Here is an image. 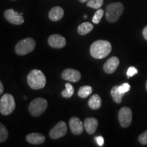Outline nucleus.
Masks as SVG:
<instances>
[{"label": "nucleus", "instance_id": "1", "mask_svg": "<svg viewBox=\"0 0 147 147\" xmlns=\"http://www.w3.org/2000/svg\"><path fill=\"white\" fill-rule=\"evenodd\" d=\"M111 44L106 40H97L92 44L90 47V53L95 59L105 58L111 52Z\"/></svg>", "mask_w": 147, "mask_h": 147}, {"label": "nucleus", "instance_id": "2", "mask_svg": "<svg viewBox=\"0 0 147 147\" xmlns=\"http://www.w3.org/2000/svg\"><path fill=\"white\" fill-rule=\"evenodd\" d=\"M27 82L32 89L38 90L45 87L47 80L42 71L39 69H33L27 76Z\"/></svg>", "mask_w": 147, "mask_h": 147}, {"label": "nucleus", "instance_id": "3", "mask_svg": "<svg viewBox=\"0 0 147 147\" xmlns=\"http://www.w3.org/2000/svg\"><path fill=\"white\" fill-rule=\"evenodd\" d=\"M124 11V5L121 2L110 3L106 9V18L110 23H115L122 15Z\"/></svg>", "mask_w": 147, "mask_h": 147}, {"label": "nucleus", "instance_id": "4", "mask_svg": "<svg viewBox=\"0 0 147 147\" xmlns=\"http://www.w3.org/2000/svg\"><path fill=\"white\" fill-rule=\"evenodd\" d=\"M16 107L15 100L12 95L5 93L0 99V113L3 115H9L14 112Z\"/></svg>", "mask_w": 147, "mask_h": 147}, {"label": "nucleus", "instance_id": "5", "mask_svg": "<svg viewBox=\"0 0 147 147\" xmlns=\"http://www.w3.org/2000/svg\"><path fill=\"white\" fill-rule=\"evenodd\" d=\"M36 42L33 38H27L20 40L16 45L15 52L18 55H25L34 50Z\"/></svg>", "mask_w": 147, "mask_h": 147}, {"label": "nucleus", "instance_id": "6", "mask_svg": "<svg viewBox=\"0 0 147 147\" xmlns=\"http://www.w3.org/2000/svg\"><path fill=\"white\" fill-rule=\"evenodd\" d=\"M47 106V101L42 97H38L30 103L29 106V111L34 117H39L45 113Z\"/></svg>", "mask_w": 147, "mask_h": 147}, {"label": "nucleus", "instance_id": "7", "mask_svg": "<svg viewBox=\"0 0 147 147\" xmlns=\"http://www.w3.org/2000/svg\"><path fill=\"white\" fill-rule=\"evenodd\" d=\"M118 118L119 123L123 127H127L132 121V112L128 107H123L119 110Z\"/></svg>", "mask_w": 147, "mask_h": 147}, {"label": "nucleus", "instance_id": "8", "mask_svg": "<svg viewBox=\"0 0 147 147\" xmlns=\"http://www.w3.org/2000/svg\"><path fill=\"white\" fill-rule=\"evenodd\" d=\"M4 17L10 23L19 25L24 23L23 13L18 14L13 9H8L4 12Z\"/></svg>", "mask_w": 147, "mask_h": 147}, {"label": "nucleus", "instance_id": "9", "mask_svg": "<svg viewBox=\"0 0 147 147\" xmlns=\"http://www.w3.org/2000/svg\"><path fill=\"white\" fill-rule=\"evenodd\" d=\"M67 125L64 121H59L50 131L49 136L52 139H58L63 137L67 133Z\"/></svg>", "mask_w": 147, "mask_h": 147}, {"label": "nucleus", "instance_id": "10", "mask_svg": "<svg viewBox=\"0 0 147 147\" xmlns=\"http://www.w3.org/2000/svg\"><path fill=\"white\" fill-rule=\"evenodd\" d=\"M48 42L50 47L55 49H61L66 45L65 38L59 34L51 35L49 38Z\"/></svg>", "mask_w": 147, "mask_h": 147}, {"label": "nucleus", "instance_id": "11", "mask_svg": "<svg viewBox=\"0 0 147 147\" xmlns=\"http://www.w3.org/2000/svg\"><path fill=\"white\" fill-rule=\"evenodd\" d=\"M61 76L63 80L71 82H78L81 78V74L80 71L70 68L65 69L62 73Z\"/></svg>", "mask_w": 147, "mask_h": 147}, {"label": "nucleus", "instance_id": "12", "mask_svg": "<svg viewBox=\"0 0 147 147\" xmlns=\"http://www.w3.org/2000/svg\"><path fill=\"white\" fill-rule=\"evenodd\" d=\"M69 127L72 134L75 135H80L83 132L84 123L78 117H71L69 120Z\"/></svg>", "mask_w": 147, "mask_h": 147}, {"label": "nucleus", "instance_id": "13", "mask_svg": "<svg viewBox=\"0 0 147 147\" xmlns=\"http://www.w3.org/2000/svg\"><path fill=\"white\" fill-rule=\"evenodd\" d=\"M119 65V59L117 57H112L107 60L104 65V69L107 74H113Z\"/></svg>", "mask_w": 147, "mask_h": 147}, {"label": "nucleus", "instance_id": "14", "mask_svg": "<svg viewBox=\"0 0 147 147\" xmlns=\"http://www.w3.org/2000/svg\"><path fill=\"white\" fill-rule=\"evenodd\" d=\"M98 126V121L96 119L89 117L84 120V127L89 134H94Z\"/></svg>", "mask_w": 147, "mask_h": 147}, {"label": "nucleus", "instance_id": "15", "mask_svg": "<svg viewBox=\"0 0 147 147\" xmlns=\"http://www.w3.org/2000/svg\"><path fill=\"white\" fill-rule=\"evenodd\" d=\"M64 10L61 7L55 6L50 10L49 13V17L51 21H58L63 18Z\"/></svg>", "mask_w": 147, "mask_h": 147}, {"label": "nucleus", "instance_id": "16", "mask_svg": "<svg viewBox=\"0 0 147 147\" xmlns=\"http://www.w3.org/2000/svg\"><path fill=\"white\" fill-rule=\"evenodd\" d=\"M27 141L32 144H40L45 142V137L40 133L29 134L26 137Z\"/></svg>", "mask_w": 147, "mask_h": 147}, {"label": "nucleus", "instance_id": "17", "mask_svg": "<svg viewBox=\"0 0 147 147\" xmlns=\"http://www.w3.org/2000/svg\"><path fill=\"white\" fill-rule=\"evenodd\" d=\"M89 106L93 110L99 109L102 106V100L100 95L97 94H95L92 95L91 98L89 99V102H88Z\"/></svg>", "mask_w": 147, "mask_h": 147}, {"label": "nucleus", "instance_id": "18", "mask_svg": "<svg viewBox=\"0 0 147 147\" xmlns=\"http://www.w3.org/2000/svg\"><path fill=\"white\" fill-rule=\"evenodd\" d=\"M93 29V25L89 22H84L80 24L78 27V34L81 36H84V35L89 34L91 32Z\"/></svg>", "mask_w": 147, "mask_h": 147}, {"label": "nucleus", "instance_id": "19", "mask_svg": "<svg viewBox=\"0 0 147 147\" xmlns=\"http://www.w3.org/2000/svg\"><path fill=\"white\" fill-rule=\"evenodd\" d=\"M125 95V93H121L119 90V86H115L111 90V96L113 100L117 104H120L122 101V98Z\"/></svg>", "mask_w": 147, "mask_h": 147}, {"label": "nucleus", "instance_id": "20", "mask_svg": "<svg viewBox=\"0 0 147 147\" xmlns=\"http://www.w3.org/2000/svg\"><path fill=\"white\" fill-rule=\"evenodd\" d=\"M92 87L91 86H82L79 89L78 95V96L81 98H86L92 93Z\"/></svg>", "mask_w": 147, "mask_h": 147}, {"label": "nucleus", "instance_id": "21", "mask_svg": "<svg viewBox=\"0 0 147 147\" xmlns=\"http://www.w3.org/2000/svg\"><path fill=\"white\" fill-rule=\"evenodd\" d=\"M74 89L73 86L69 83L65 84V89L61 92V95L63 97L65 98H69L74 95Z\"/></svg>", "mask_w": 147, "mask_h": 147}, {"label": "nucleus", "instance_id": "22", "mask_svg": "<svg viewBox=\"0 0 147 147\" xmlns=\"http://www.w3.org/2000/svg\"><path fill=\"white\" fill-rule=\"evenodd\" d=\"M104 3V0H88L87 5L93 9H100Z\"/></svg>", "mask_w": 147, "mask_h": 147}, {"label": "nucleus", "instance_id": "23", "mask_svg": "<svg viewBox=\"0 0 147 147\" xmlns=\"http://www.w3.org/2000/svg\"><path fill=\"white\" fill-rule=\"evenodd\" d=\"M8 131L5 127L0 123V142H3L8 139Z\"/></svg>", "mask_w": 147, "mask_h": 147}, {"label": "nucleus", "instance_id": "24", "mask_svg": "<svg viewBox=\"0 0 147 147\" xmlns=\"http://www.w3.org/2000/svg\"><path fill=\"white\" fill-rule=\"evenodd\" d=\"M104 12L102 9H97L96 12H95L94 16H93V19H92L93 23L95 24H98L100 23L103 15H104Z\"/></svg>", "mask_w": 147, "mask_h": 147}, {"label": "nucleus", "instance_id": "25", "mask_svg": "<svg viewBox=\"0 0 147 147\" xmlns=\"http://www.w3.org/2000/svg\"><path fill=\"white\" fill-rule=\"evenodd\" d=\"M138 141L141 144L146 145L147 144V130L144 131V133L139 136L138 137Z\"/></svg>", "mask_w": 147, "mask_h": 147}, {"label": "nucleus", "instance_id": "26", "mask_svg": "<svg viewBox=\"0 0 147 147\" xmlns=\"http://www.w3.org/2000/svg\"><path fill=\"white\" fill-rule=\"evenodd\" d=\"M130 88H131V87H130V85L128 83H123L121 84V85L119 86V91L123 93H125L129 91Z\"/></svg>", "mask_w": 147, "mask_h": 147}, {"label": "nucleus", "instance_id": "27", "mask_svg": "<svg viewBox=\"0 0 147 147\" xmlns=\"http://www.w3.org/2000/svg\"><path fill=\"white\" fill-rule=\"evenodd\" d=\"M138 73V70L136 67H129V69H127V76L128 78H130V77L134 76V75Z\"/></svg>", "mask_w": 147, "mask_h": 147}, {"label": "nucleus", "instance_id": "28", "mask_svg": "<svg viewBox=\"0 0 147 147\" xmlns=\"http://www.w3.org/2000/svg\"><path fill=\"white\" fill-rule=\"evenodd\" d=\"M95 140H96L97 144H98L100 146H102L103 145H104V138H103L102 136L95 137Z\"/></svg>", "mask_w": 147, "mask_h": 147}, {"label": "nucleus", "instance_id": "29", "mask_svg": "<svg viewBox=\"0 0 147 147\" xmlns=\"http://www.w3.org/2000/svg\"><path fill=\"white\" fill-rule=\"evenodd\" d=\"M142 34H143V36H144V39L147 41V26L145 27L144 29H143Z\"/></svg>", "mask_w": 147, "mask_h": 147}, {"label": "nucleus", "instance_id": "30", "mask_svg": "<svg viewBox=\"0 0 147 147\" xmlns=\"http://www.w3.org/2000/svg\"><path fill=\"white\" fill-rule=\"evenodd\" d=\"M3 90H4V87H3L2 82L0 81V95L2 94V93L3 92Z\"/></svg>", "mask_w": 147, "mask_h": 147}, {"label": "nucleus", "instance_id": "31", "mask_svg": "<svg viewBox=\"0 0 147 147\" xmlns=\"http://www.w3.org/2000/svg\"><path fill=\"white\" fill-rule=\"evenodd\" d=\"M79 1H80L81 3H85L87 2V1H88V0H78Z\"/></svg>", "mask_w": 147, "mask_h": 147}, {"label": "nucleus", "instance_id": "32", "mask_svg": "<svg viewBox=\"0 0 147 147\" xmlns=\"http://www.w3.org/2000/svg\"><path fill=\"white\" fill-rule=\"evenodd\" d=\"M146 89L147 90V81H146Z\"/></svg>", "mask_w": 147, "mask_h": 147}, {"label": "nucleus", "instance_id": "33", "mask_svg": "<svg viewBox=\"0 0 147 147\" xmlns=\"http://www.w3.org/2000/svg\"><path fill=\"white\" fill-rule=\"evenodd\" d=\"M12 1H14V0H12Z\"/></svg>", "mask_w": 147, "mask_h": 147}]
</instances>
